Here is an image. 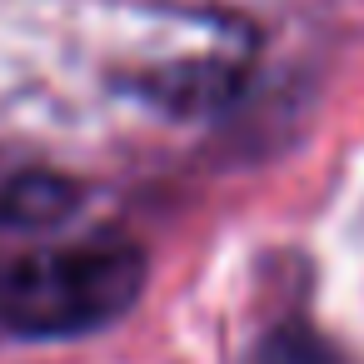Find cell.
<instances>
[{"label": "cell", "instance_id": "obj_2", "mask_svg": "<svg viewBox=\"0 0 364 364\" xmlns=\"http://www.w3.org/2000/svg\"><path fill=\"white\" fill-rule=\"evenodd\" d=\"M70 200H75V190L55 175H16L0 185V225H11V230L55 225Z\"/></svg>", "mask_w": 364, "mask_h": 364}, {"label": "cell", "instance_id": "obj_1", "mask_svg": "<svg viewBox=\"0 0 364 364\" xmlns=\"http://www.w3.org/2000/svg\"><path fill=\"white\" fill-rule=\"evenodd\" d=\"M145 289V255L130 240H75L0 259V329L21 339L90 334L120 319Z\"/></svg>", "mask_w": 364, "mask_h": 364}]
</instances>
